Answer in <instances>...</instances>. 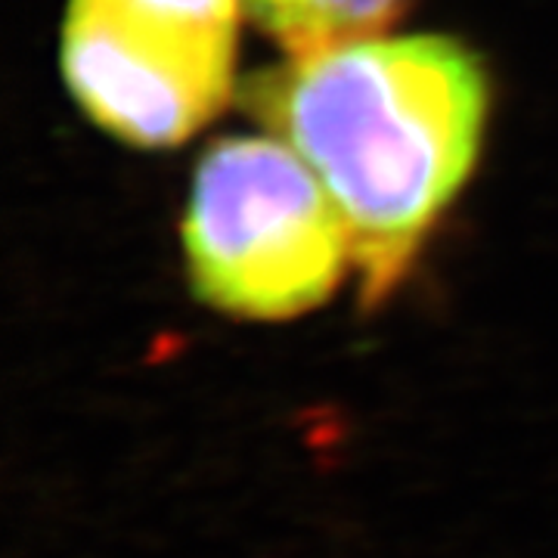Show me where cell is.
I'll return each mask as SVG.
<instances>
[{"mask_svg":"<svg viewBox=\"0 0 558 558\" xmlns=\"http://www.w3.org/2000/svg\"><path fill=\"white\" fill-rule=\"evenodd\" d=\"M407 0H242V10L289 60H307L381 38Z\"/></svg>","mask_w":558,"mask_h":558,"instance_id":"obj_4","label":"cell"},{"mask_svg":"<svg viewBox=\"0 0 558 558\" xmlns=\"http://www.w3.org/2000/svg\"><path fill=\"white\" fill-rule=\"evenodd\" d=\"M242 109L339 205L366 311L391 299L478 159L487 72L453 38H376L255 72Z\"/></svg>","mask_w":558,"mask_h":558,"instance_id":"obj_1","label":"cell"},{"mask_svg":"<svg viewBox=\"0 0 558 558\" xmlns=\"http://www.w3.org/2000/svg\"><path fill=\"white\" fill-rule=\"evenodd\" d=\"M183 255L202 304L236 319H292L336 292L351 233L289 143L227 137L196 165Z\"/></svg>","mask_w":558,"mask_h":558,"instance_id":"obj_2","label":"cell"},{"mask_svg":"<svg viewBox=\"0 0 558 558\" xmlns=\"http://www.w3.org/2000/svg\"><path fill=\"white\" fill-rule=\"evenodd\" d=\"M240 10L242 0H69L65 87L121 143L178 146L230 100Z\"/></svg>","mask_w":558,"mask_h":558,"instance_id":"obj_3","label":"cell"}]
</instances>
